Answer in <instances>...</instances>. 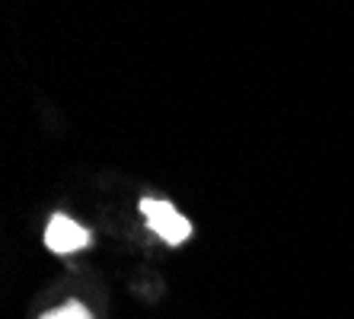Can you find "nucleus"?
I'll list each match as a JSON object with an SVG mask.
<instances>
[{"instance_id": "f257e3e1", "label": "nucleus", "mask_w": 354, "mask_h": 319, "mask_svg": "<svg viewBox=\"0 0 354 319\" xmlns=\"http://www.w3.org/2000/svg\"><path fill=\"white\" fill-rule=\"evenodd\" d=\"M138 208H140V214L147 217L150 230H153L163 243L179 246L192 237V224L185 221L169 201H163V198H140Z\"/></svg>"}, {"instance_id": "7ed1b4c3", "label": "nucleus", "mask_w": 354, "mask_h": 319, "mask_svg": "<svg viewBox=\"0 0 354 319\" xmlns=\"http://www.w3.org/2000/svg\"><path fill=\"white\" fill-rule=\"evenodd\" d=\"M41 319H93V316H90V310H86L83 303L71 300V303H64V307H58V310L45 313Z\"/></svg>"}, {"instance_id": "f03ea898", "label": "nucleus", "mask_w": 354, "mask_h": 319, "mask_svg": "<svg viewBox=\"0 0 354 319\" xmlns=\"http://www.w3.org/2000/svg\"><path fill=\"white\" fill-rule=\"evenodd\" d=\"M86 243H90V230L80 227V224L71 221V217H64V214H55L48 221V227H45V246L58 255L77 253V249H83Z\"/></svg>"}]
</instances>
